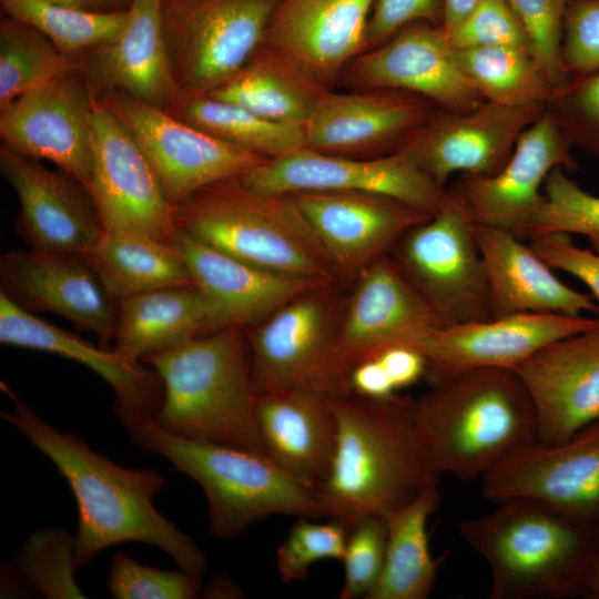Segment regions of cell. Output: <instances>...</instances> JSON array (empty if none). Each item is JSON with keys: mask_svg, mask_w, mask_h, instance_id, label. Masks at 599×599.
Segmentation results:
<instances>
[{"mask_svg": "<svg viewBox=\"0 0 599 599\" xmlns=\"http://www.w3.org/2000/svg\"><path fill=\"white\" fill-rule=\"evenodd\" d=\"M12 400L2 420L19 430L51 460L77 502L74 559L78 569L109 547L143 542L169 555L179 568L203 575L207 559L195 540L166 519L154 506L164 477L152 469L122 467L90 448L71 432H60L41 419L1 382Z\"/></svg>", "mask_w": 599, "mask_h": 599, "instance_id": "obj_1", "label": "cell"}, {"mask_svg": "<svg viewBox=\"0 0 599 599\" xmlns=\"http://www.w3.org/2000/svg\"><path fill=\"white\" fill-rule=\"evenodd\" d=\"M410 399L329 396L337 439L328 474L317 488L325 517L348 528L366 516L387 518L439 483L416 435Z\"/></svg>", "mask_w": 599, "mask_h": 599, "instance_id": "obj_2", "label": "cell"}, {"mask_svg": "<svg viewBox=\"0 0 599 599\" xmlns=\"http://www.w3.org/2000/svg\"><path fill=\"white\" fill-rule=\"evenodd\" d=\"M459 521L463 539L487 562L491 599L583 596L599 550L597 522L532 498H511Z\"/></svg>", "mask_w": 599, "mask_h": 599, "instance_id": "obj_3", "label": "cell"}, {"mask_svg": "<svg viewBox=\"0 0 599 599\" xmlns=\"http://www.w3.org/2000/svg\"><path fill=\"white\" fill-rule=\"evenodd\" d=\"M418 440L438 474L483 476L510 451L538 440L531 398L514 369L483 368L410 399Z\"/></svg>", "mask_w": 599, "mask_h": 599, "instance_id": "obj_4", "label": "cell"}, {"mask_svg": "<svg viewBox=\"0 0 599 599\" xmlns=\"http://www.w3.org/2000/svg\"><path fill=\"white\" fill-rule=\"evenodd\" d=\"M143 363L156 372L163 385L154 420L164 430L264 454L244 328L226 327L194 337Z\"/></svg>", "mask_w": 599, "mask_h": 599, "instance_id": "obj_5", "label": "cell"}, {"mask_svg": "<svg viewBox=\"0 0 599 599\" xmlns=\"http://www.w3.org/2000/svg\"><path fill=\"white\" fill-rule=\"evenodd\" d=\"M125 429L138 448L167 459L201 487L209 530L216 538L234 539L254 522L275 515L325 517L317 490L284 473L264 454L182 438L154 418Z\"/></svg>", "mask_w": 599, "mask_h": 599, "instance_id": "obj_6", "label": "cell"}, {"mask_svg": "<svg viewBox=\"0 0 599 599\" xmlns=\"http://www.w3.org/2000/svg\"><path fill=\"white\" fill-rule=\"evenodd\" d=\"M177 229L255 266L323 283L338 278L286 194H263L238 177L210 184L175 206Z\"/></svg>", "mask_w": 599, "mask_h": 599, "instance_id": "obj_7", "label": "cell"}, {"mask_svg": "<svg viewBox=\"0 0 599 599\" xmlns=\"http://www.w3.org/2000/svg\"><path fill=\"white\" fill-rule=\"evenodd\" d=\"M476 230L456 183L440 207L407 231L389 254L441 326L493 317Z\"/></svg>", "mask_w": 599, "mask_h": 599, "instance_id": "obj_8", "label": "cell"}, {"mask_svg": "<svg viewBox=\"0 0 599 599\" xmlns=\"http://www.w3.org/2000/svg\"><path fill=\"white\" fill-rule=\"evenodd\" d=\"M345 301L336 284H322L247 328L256 394L286 388H308L327 396L351 393L337 364Z\"/></svg>", "mask_w": 599, "mask_h": 599, "instance_id": "obj_9", "label": "cell"}, {"mask_svg": "<svg viewBox=\"0 0 599 599\" xmlns=\"http://www.w3.org/2000/svg\"><path fill=\"white\" fill-rule=\"evenodd\" d=\"M275 0H162L173 79L183 94L211 93L262 44Z\"/></svg>", "mask_w": 599, "mask_h": 599, "instance_id": "obj_10", "label": "cell"}, {"mask_svg": "<svg viewBox=\"0 0 599 599\" xmlns=\"http://www.w3.org/2000/svg\"><path fill=\"white\" fill-rule=\"evenodd\" d=\"M97 98L132 135L174 206L210 184L240 176L270 160L129 94L109 92Z\"/></svg>", "mask_w": 599, "mask_h": 599, "instance_id": "obj_11", "label": "cell"}, {"mask_svg": "<svg viewBox=\"0 0 599 599\" xmlns=\"http://www.w3.org/2000/svg\"><path fill=\"white\" fill-rule=\"evenodd\" d=\"M237 177L247 189L263 194L369 192L396 199L430 215L447 194V189L400 151L377 158H352L303 148L270 159Z\"/></svg>", "mask_w": 599, "mask_h": 599, "instance_id": "obj_12", "label": "cell"}, {"mask_svg": "<svg viewBox=\"0 0 599 599\" xmlns=\"http://www.w3.org/2000/svg\"><path fill=\"white\" fill-rule=\"evenodd\" d=\"M89 192L104 230L132 232L173 244L175 206L146 156L120 120L95 97Z\"/></svg>", "mask_w": 599, "mask_h": 599, "instance_id": "obj_13", "label": "cell"}, {"mask_svg": "<svg viewBox=\"0 0 599 599\" xmlns=\"http://www.w3.org/2000/svg\"><path fill=\"white\" fill-rule=\"evenodd\" d=\"M312 232L338 281L354 282L390 254L412 227L432 215L396 199L361 191L286 194Z\"/></svg>", "mask_w": 599, "mask_h": 599, "instance_id": "obj_14", "label": "cell"}, {"mask_svg": "<svg viewBox=\"0 0 599 599\" xmlns=\"http://www.w3.org/2000/svg\"><path fill=\"white\" fill-rule=\"evenodd\" d=\"M337 82L348 91H408L449 112H467L485 102L461 70L444 28L427 22L409 23L384 44L356 55Z\"/></svg>", "mask_w": 599, "mask_h": 599, "instance_id": "obj_15", "label": "cell"}, {"mask_svg": "<svg viewBox=\"0 0 599 599\" xmlns=\"http://www.w3.org/2000/svg\"><path fill=\"white\" fill-rule=\"evenodd\" d=\"M94 102L80 69L54 79L0 108L1 144L54 163L89 191Z\"/></svg>", "mask_w": 599, "mask_h": 599, "instance_id": "obj_16", "label": "cell"}, {"mask_svg": "<svg viewBox=\"0 0 599 599\" xmlns=\"http://www.w3.org/2000/svg\"><path fill=\"white\" fill-rule=\"evenodd\" d=\"M485 498H532L597 522L599 517V420L559 443L521 446L481 476Z\"/></svg>", "mask_w": 599, "mask_h": 599, "instance_id": "obj_17", "label": "cell"}, {"mask_svg": "<svg viewBox=\"0 0 599 599\" xmlns=\"http://www.w3.org/2000/svg\"><path fill=\"white\" fill-rule=\"evenodd\" d=\"M546 108L485 101L467 112L438 109L398 151L441 187L455 173L490 176L502 169L518 138Z\"/></svg>", "mask_w": 599, "mask_h": 599, "instance_id": "obj_18", "label": "cell"}, {"mask_svg": "<svg viewBox=\"0 0 599 599\" xmlns=\"http://www.w3.org/2000/svg\"><path fill=\"white\" fill-rule=\"evenodd\" d=\"M599 316L518 313L439 326L417 346L430 386L483 368L516 369L545 345L591 327Z\"/></svg>", "mask_w": 599, "mask_h": 599, "instance_id": "obj_19", "label": "cell"}, {"mask_svg": "<svg viewBox=\"0 0 599 599\" xmlns=\"http://www.w3.org/2000/svg\"><path fill=\"white\" fill-rule=\"evenodd\" d=\"M345 301L337 364L348 380L349 372L363 361L393 346L417 348L441 323L432 307L407 281L392 256L384 255L354 281Z\"/></svg>", "mask_w": 599, "mask_h": 599, "instance_id": "obj_20", "label": "cell"}, {"mask_svg": "<svg viewBox=\"0 0 599 599\" xmlns=\"http://www.w3.org/2000/svg\"><path fill=\"white\" fill-rule=\"evenodd\" d=\"M0 172L19 201L14 229L30 250L83 256L104 227L87 187L1 144Z\"/></svg>", "mask_w": 599, "mask_h": 599, "instance_id": "obj_21", "label": "cell"}, {"mask_svg": "<svg viewBox=\"0 0 599 599\" xmlns=\"http://www.w3.org/2000/svg\"><path fill=\"white\" fill-rule=\"evenodd\" d=\"M437 110L427 98L403 90L329 91L304 125L305 148L352 158L387 155Z\"/></svg>", "mask_w": 599, "mask_h": 599, "instance_id": "obj_22", "label": "cell"}, {"mask_svg": "<svg viewBox=\"0 0 599 599\" xmlns=\"http://www.w3.org/2000/svg\"><path fill=\"white\" fill-rule=\"evenodd\" d=\"M556 167L575 171L577 163L571 144L546 108L518 138L498 173L463 174L457 184L477 225L505 229L522 240L528 223L545 200V181Z\"/></svg>", "mask_w": 599, "mask_h": 599, "instance_id": "obj_23", "label": "cell"}, {"mask_svg": "<svg viewBox=\"0 0 599 599\" xmlns=\"http://www.w3.org/2000/svg\"><path fill=\"white\" fill-rule=\"evenodd\" d=\"M0 285L22 308L61 315L110 348L120 301L82 256L30 248L7 252L0 257Z\"/></svg>", "mask_w": 599, "mask_h": 599, "instance_id": "obj_24", "label": "cell"}, {"mask_svg": "<svg viewBox=\"0 0 599 599\" xmlns=\"http://www.w3.org/2000/svg\"><path fill=\"white\" fill-rule=\"evenodd\" d=\"M515 372L531 398L539 440L564 441L599 420V317L545 345Z\"/></svg>", "mask_w": 599, "mask_h": 599, "instance_id": "obj_25", "label": "cell"}, {"mask_svg": "<svg viewBox=\"0 0 599 599\" xmlns=\"http://www.w3.org/2000/svg\"><path fill=\"white\" fill-rule=\"evenodd\" d=\"M0 342L74 361L100 376L114 393V413L124 428L154 418L163 399L156 372L114 348L90 342L34 316L0 291Z\"/></svg>", "mask_w": 599, "mask_h": 599, "instance_id": "obj_26", "label": "cell"}, {"mask_svg": "<svg viewBox=\"0 0 599 599\" xmlns=\"http://www.w3.org/2000/svg\"><path fill=\"white\" fill-rule=\"evenodd\" d=\"M375 0H275L263 43L332 89L347 63L365 51Z\"/></svg>", "mask_w": 599, "mask_h": 599, "instance_id": "obj_27", "label": "cell"}, {"mask_svg": "<svg viewBox=\"0 0 599 599\" xmlns=\"http://www.w3.org/2000/svg\"><path fill=\"white\" fill-rule=\"evenodd\" d=\"M173 244L211 312L213 331L251 328L295 296L323 283L252 265L177 231Z\"/></svg>", "mask_w": 599, "mask_h": 599, "instance_id": "obj_28", "label": "cell"}, {"mask_svg": "<svg viewBox=\"0 0 599 599\" xmlns=\"http://www.w3.org/2000/svg\"><path fill=\"white\" fill-rule=\"evenodd\" d=\"M161 2L133 0L119 33L79 59L95 97L122 92L163 109L180 98L163 37Z\"/></svg>", "mask_w": 599, "mask_h": 599, "instance_id": "obj_29", "label": "cell"}, {"mask_svg": "<svg viewBox=\"0 0 599 599\" xmlns=\"http://www.w3.org/2000/svg\"><path fill=\"white\" fill-rule=\"evenodd\" d=\"M256 420L265 456L312 488L325 480L337 439L329 396L308 388L257 394Z\"/></svg>", "mask_w": 599, "mask_h": 599, "instance_id": "obj_30", "label": "cell"}, {"mask_svg": "<svg viewBox=\"0 0 599 599\" xmlns=\"http://www.w3.org/2000/svg\"><path fill=\"white\" fill-rule=\"evenodd\" d=\"M493 317L518 313H559L599 316V303L552 272L530 245L512 232L477 225Z\"/></svg>", "mask_w": 599, "mask_h": 599, "instance_id": "obj_31", "label": "cell"}, {"mask_svg": "<svg viewBox=\"0 0 599 599\" xmlns=\"http://www.w3.org/2000/svg\"><path fill=\"white\" fill-rule=\"evenodd\" d=\"M214 332L209 304L195 284L120 300L113 348L134 362Z\"/></svg>", "mask_w": 599, "mask_h": 599, "instance_id": "obj_32", "label": "cell"}, {"mask_svg": "<svg viewBox=\"0 0 599 599\" xmlns=\"http://www.w3.org/2000/svg\"><path fill=\"white\" fill-rule=\"evenodd\" d=\"M329 91L296 62L262 42L230 80L207 94L264 119L304 126Z\"/></svg>", "mask_w": 599, "mask_h": 599, "instance_id": "obj_33", "label": "cell"}, {"mask_svg": "<svg viewBox=\"0 0 599 599\" xmlns=\"http://www.w3.org/2000/svg\"><path fill=\"white\" fill-rule=\"evenodd\" d=\"M440 500L439 483L425 488L387 521L383 571L367 599H425L444 558L430 551L427 524Z\"/></svg>", "mask_w": 599, "mask_h": 599, "instance_id": "obj_34", "label": "cell"}, {"mask_svg": "<svg viewBox=\"0 0 599 599\" xmlns=\"http://www.w3.org/2000/svg\"><path fill=\"white\" fill-rule=\"evenodd\" d=\"M82 257L119 301L156 288L194 284L174 244L138 233L104 230Z\"/></svg>", "mask_w": 599, "mask_h": 599, "instance_id": "obj_35", "label": "cell"}, {"mask_svg": "<svg viewBox=\"0 0 599 599\" xmlns=\"http://www.w3.org/2000/svg\"><path fill=\"white\" fill-rule=\"evenodd\" d=\"M206 133L266 159L305 148L303 125L278 123L210 94H181L165 109Z\"/></svg>", "mask_w": 599, "mask_h": 599, "instance_id": "obj_36", "label": "cell"}, {"mask_svg": "<svg viewBox=\"0 0 599 599\" xmlns=\"http://www.w3.org/2000/svg\"><path fill=\"white\" fill-rule=\"evenodd\" d=\"M457 61L485 101L505 106L547 104L555 88L536 55L512 47L456 49Z\"/></svg>", "mask_w": 599, "mask_h": 599, "instance_id": "obj_37", "label": "cell"}, {"mask_svg": "<svg viewBox=\"0 0 599 599\" xmlns=\"http://www.w3.org/2000/svg\"><path fill=\"white\" fill-rule=\"evenodd\" d=\"M80 69L41 31L4 16L0 22V108L18 97Z\"/></svg>", "mask_w": 599, "mask_h": 599, "instance_id": "obj_38", "label": "cell"}, {"mask_svg": "<svg viewBox=\"0 0 599 599\" xmlns=\"http://www.w3.org/2000/svg\"><path fill=\"white\" fill-rule=\"evenodd\" d=\"M6 16L41 31L64 54L80 59L95 47L114 38L126 11L98 12L48 0H0Z\"/></svg>", "mask_w": 599, "mask_h": 599, "instance_id": "obj_39", "label": "cell"}, {"mask_svg": "<svg viewBox=\"0 0 599 599\" xmlns=\"http://www.w3.org/2000/svg\"><path fill=\"white\" fill-rule=\"evenodd\" d=\"M562 167L544 184L545 200L528 223L522 240L564 234L599 238V195L583 190Z\"/></svg>", "mask_w": 599, "mask_h": 599, "instance_id": "obj_40", "label": "cell"}, {"mask_svg": "<svg viewBox=\"0 0 599 599\" xmlns=\"http://www.w3.org/2000/svg\"><path fill=\"white\" fill-rule=\"evenodd\" d=\"M18 568L47 598H87L75 580L74 537L59 527L30 535L19 551Z\"/></svg>", "mask_w": 599, "mask_h": 599, "instance_id": "obj_41", "label": "cell"}, {"mask_svg": "<svg viewBox=\"0 0 599 599\" xmlns=\"http://www.w3.org/2000/svg\"><path fill=\"white\" fill-rule=\"evenodd\" d=\"M314 519L297 517L276 550L277 572L285 583L305 579L318 561L344 558L348 527L334 519L328 522Z\"/></svg>", "mask_w": 599, "mask_h": 599, "instance_id": "obj_42", "label": "cell"}, {"mask_svg": "<svg viewBox=\"0 0 599 599\" xmlns=\"http://www.w3.org/2000/svg\"><path fill=\"white\" fill-rule=\"evenodd\" d=\"M201 577L181 568L162 570L142 565L130 555L116 552L106 583L116 599H193L201 595Z\"/></svg>", "mask_w": 599, "mask_h": 599, "instance_id": "obj_43", "label": "cell"}, {"mask_svg": "<svg viewBox=\"0 0 599 599\" xmlns=\"http://www.w3.org/2000/svg\"><path fill=\"white\" fill-rule=\"evenodd\" d=\"M547 109L571 146L599 159V70L570 77Z\"/></svg>", "mask_w": 599, "mask_h": 599, "instance_id": "obj_44", "label": "cell"}, {"mask_svg": "<svg viewBox=\"0 0 599 599\" xmlns=\"http://www.w3.org/2000/svg\"><path fill=\"white\" fill-rule=\"evenodd\" d=\"M386 545V518L366 516L348 528L341 599H367L383 571Z\"/></svg>", "mask_w": 599, "mask_h": 599, "instance_id": "obj_45", "label": "cell"}, {"mask_svg": "<svg viewBox=\"0 0 599 599\" xmlns=\"http://www.w3.org/2000/svg\"><path fill=\"white\" fill-rule=\"evenodd\" d=\"M508 1L527 31L534 54L555 90L560 88L570 79L561 57L564 21L569 0Z\"/></svg>", "mask_w": 599, "mask_h": 599, "instance_id": "obj_46", "label": "cell"}, {"mask_svg": "<svg viewBox=\"0 0 599 599\" xmlns=\"http://www.w3.org/2000/svg\"><path fill=\"white\" fill-rule=\"evenodd\" d=\"M448 37L456 49L512 47L534 53L529 35L508 0H479Z\"/></svg>", "mask_w": 599, "mask_h": 599, "instance_id": "obj_47", "label": "cell"}, {"mask_svg": "<svg viewBox=\"0 0 599 599\" xmlns=\"http://www.w3.org/2000/svg\"><path fill=\"white\" fill-rule=\"evenodd\" d=\"M570 77L599 70V0H569L561 43Z\"/></svg>", "mask_w": 599, "mask_h": 599, "instance_id": "obj_48", "label": "cell"}, {"mask_svg": "<svg viewBox=\"0 0 599 599\" xmlns=\"http://www.w3.org/2000/svg\"><path fill=\"white\" fill-rule=\"evenodd\" d=\"M444 0H375L366 29L365 51L388 41L413 22L441 27Z\"/></svg>", "mask_w": 599, "mask_h": 599, "instance_id": "obj_49", "label": "cell"}, {"mask_svg": "<svg viewBox=\"0 0 599 599\" xmlns=\"http://www.w3.org/2000/svg\"><path fill=\"white\" fill-rule=\"evenodd\" d=\"M591 247H580L569 235L552 234L530 240L529 245L554 270L579 280L599 302V238Z\"/></svg>", "mask_w": 599, "mask_h": 599, "instance_id": "obj_50", "label": "cell"}, {"mask_svg": "<svg viewBox=\"0 0 599 599\" xmlns=\"http://www.w3.org/2000/svg\"><path fill=\"white\" fill-rule=\"evenodd\" d=\"M387 372L395 389L416 384L425 378L426 359L416 348L410 346H393L375 356Z\"/></svg>", "mask_w": 599, "mask_h": 599, "instance_id": "obj_51", "label": "cell"}, {"mask_svg": "<svg viewBox=\"0 0 599 599\" xmlns=\"http://www.w3.org/2000/svg\"><path fill=\"white\" fill-rule=\"evenodd\" d=\"M348 386L351 393L373 400H389L398 395L387 372L376 357L363 361L352 368Z\"/></svg>", "mask_w": 599, "mask_h": 599, "instance_id": "obj_52", "label": "cell"}, {"mask_svg": "<svg viewBox=\"0 0 599 599\" xmlns=\"http://www.w3.org/2000/svg\"><path fill=\"white\" fill-rule=\"evenodd\" d=\"M445 13L443 28L450 33L476 7L479 0H444Z\"/></svg>", "mask_w": 599, "mask_h": 599, "instance_id": "obj_53", "label": "cell"}, {"mask_svg": "<svg viewBox=\"0 0 599 599\" xmlns=\"http://www.w3.org/2000/svg\"><path fill=\"white\" fill-rule=\"evenodd\" d=\"M204 595L207 598H240L242 591L232 578L220 576L206 587Z\"/></svg>", "mask_w": 599, "mask_h": 599, "instance_id": "obj_54", "label": "cell"}, {"mask_svg": "<svg viewBox=\"0 0 599 599\" xmlns=\"http://www.w3.org/2000/svg\"><path fill=\"white\" fill-rule=\"evenodd\" d=\"M583 597L599 599V550L590 562L585 581Z\"/></svg>", "mask_w": 599, "mask_h": 599, "instance_id": "obj_55", "label": "cell"}, {"mask_svg": "<svg viewBox=\"0 0 599 599\" xmlns=\"http://www.w3.org/2000/svg\"><path fill=\"white\" fill-rule=\"evenodd\" d=\"M133 0H91L92 11L121 12L126 11Z\"/></svg>", "mask_w": 599, "mask_h": 599, "instance_id": "obj_56", "label": "cell"}, {"mask_svg": "<svg viewBox=\"0 0 599 599\" xmlns=\"http://www.w3.org/2000/svg\"><path fill=\"white\" fill-rule=\"evenodd\" d=\"M53 3L72 7L77 9H84V10H91V0H48Z\"/></svg>", "mask_w": 599, "mask_h": 599, "instance_id": "obj_57", "label": "cell"}, {"mask_svg": "<svg viewBox=\"0 0 599 599\" xmlns=\"http://www.w3.org/2000/svg\"><path fill=\"white\" fill-rule=\"evenodd\" d=\"M597 528H598V532H599V517L597 519Z\"/></svg>", "mask_w": 599, "mask_h": 599, "instance_id": "obj_58", "label": "cell"}]
</instances>
